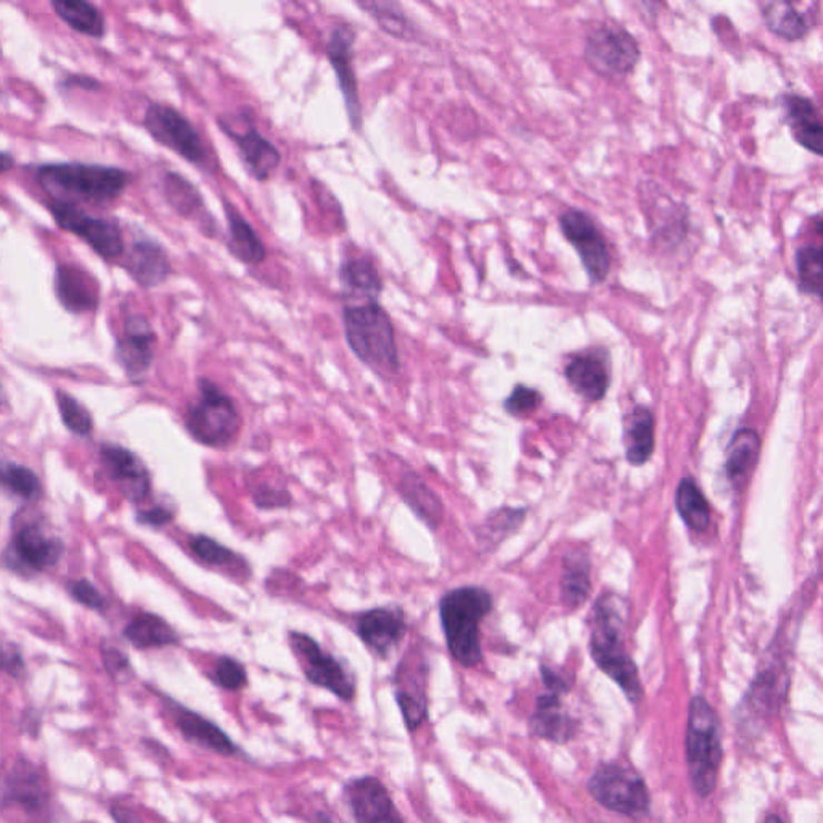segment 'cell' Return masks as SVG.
I'll return each instance as SVG.
<instances>
[{
    "instance_id": "obj_18",
    "label": "cell",
    "mask_w": 823,
    "mask_h": 823,
    "mask_svg": "<svg viewBox=\"0 0 823 823\" xmlns=\"http://www.w3.org/2000/svg\"><path fill=\"white\" fill-rule=\"evenodd\" d=\"M406 631V616L399 608L370 609L357 621V634L381 658H388L389 653L403 641Z\"/></svg>"
},
{
    "instance_id": "obj_13",
    "label": "cell",
    "mask_w": 823,
    "mask_h": 823,
    "mask_svg": "<svg viewBox=\"0 0 823 823\" xmlns=\"http://www.w3.org/2000/svg\"><path fill=\"white\" fill-rule=\"evenodd\" d=\"M143 126L160 146L175 151L191 165H205L208 155L200 132L175 108L162 103L148 105Z\"/></svg>"
},
{
    "instance_id": "obj_42",
    "label": "cell",
    "mask_w": 823,
    "mask_h": 823,
    "mask_svg": "<svg viewBox=\"0 0 823 823\" xmlns=\"http://www.w3.org/2000/svg\"><path fill=\"white\" fill-rule=\"evenodd\" d=\"M0 485L9 487L12 493L24 499H36L41 493L38 476L30 468L10 462H0Z\"/></svg>"
},
{
    "instance_id": "obj_26",
    "label": "cell",
    "mask_w": 823,
    "mask_h": 823,
    "mask_svg": "<svg viewBox=\"0 0 823 823\" xmlns=\"http://www.w3.org/2000/svg\"><path fill=\"white\" fill-rule=\"evenodd\" d=\"M222 131L229 133L236 140L241 160L250 169L255 179L265 182L277 171L281 161L280 151L265 136L256 131L252 126L244 132L232 131L229 128H222Z\"/></svg>"
},
{
    "instance_id": "obj_24",
    "label": "cell",
    "mask_w": 823,
    "mask_h": 823,
    "mask_svg": "<svg viewBox=\"0 0 823 823\" xmlns=\"http://www.w3.org/2000/svg\"><path fill=\"white\" fill-rule=\"evenodd\" d=\"M63 552V544L47 537L38 526H27L17 534L12 545L13 563L28 572H41L56 565Z\"/></svg>"
},
{
    "instance_id": "obj_15",
    "label": "cell",
    "mask_w": 823,
    "mask_h": 823,
    "mask_svg": "<svg viewBox=\"0 0 823 823\" xmlns=\"http://www.w3.org/2000/svg\"><path fill=\"white\" fill-rule=\"evenodd\" d=\"M165 703L169 713H171L177 731L191 745L200 746V748L226 757L240 756V746L216 722L208 720L197 711L190 710V707L180 705L176 700L165 698Z\"/></svg>"
},
{
    "instance_id": "obj_9",
    "label": "cell",
    "mask_w": 823,
    "mask_h": 823,
    "mask_svg": "<svg viewBox=\"0 0 823 823\" xmlns=\"http://www.w3.org/2000/svg\"><path fill=\"white\" fill-rule=\"evenodd\" d=\"M588 793L608 811L629 817L647 814L650 809V793L644 779L624 765H601L588 780Z\"/></svg>"
},
{
    "instance_id": "obj_50",
    "label": "cell",
    "mask_w": 823,
    "mask_h": 823,
    "mask_svg": "<svg viewBox=\"0 0 823 823\" xmlns=\"http://www.w3.org/2000/svg\"><path fill=\"white\" fill-rule=\"evenodd\" d=\"M255 502L261 508L287 507L291 502L290 494L285 490L272 489L269 486L259 487L255 493Z\"/></svg>"
},
{
    "instance_id": "obj_34",
    "label": "cell",
    "mask_w": 823,
    "mask_h": 823,
    "mask_svg": "<svg viewBox=\"0 0 823 823\" xmlns=\"http://www.w3.org/2000/svg\"><path fill=\"white\" fill-rule=\"evenodd\" d=\"M52 9L71 30L89 38L102 39L107 34L105 17L93 3L85 0H53Z\"/></svg>"
},
{
    "instance_id": "obj_21",
    "label": "cell",
    "mask_w": 823,
    "mask_h": 823,
    "mask_svg": "<svg viewBox=\"0 0 823 823\" xmlns=\"http://www.w3.org/2000/svg\"><path fill=\"white\" fill-rule=\"evenodd\" d=\"M155 331L142 316L126 320L125 337L119 338L117 356L131 377H142L153 363Z\"/></svg>"
},
{
    "instance_id": "obj_53",
    "label": "cell",
    "mask_w": 823,
    "mask_h": 823,
    "mask_svg": "<svg viewBox=\"0 0 823 823\" xmlns=\"http://www.w3.org/2000/svg\"><path fill=\"white\" fill-rule=\"evenodd\" d=\"M110 815L115 823H146L140 817L139 812L122 803H113L110 807Z\"/></svg>"
},
{
    "instance_id": "obj_22",
    "label": "cell",
    "mask_w": 823,
    "mask_h": 823,
    "mask_svg": "<svg viewBox=\"0 0 823 823\" xmlns=\"http://www.w3.org/2000/svg\"><path fill=\"white\" fill-rule=\"evenodd\" d=\"M102 456L111 478L118 483L125 496L136 502L146 499L150 493V475L143 462L131 450L119 446L103 447Z\"/></svg>"
},
{
    "instance_id": "obj_8",
    "label": "cell",
    "mask_w": 823,
    "mask_h": 823,
    "mask_svg": "<svg viewBox=\"0 0 823 823\" xmlns=\"http://www.w3.org/2000/svg\"><path fill=\"white\" fill-rule=\"evenodd\" d=\"M18 807L30 817L47 819L52 811V793L44 772L28 757L0 765V812Z\"/></svg>"
},
{
    "instance_id": "obj_48",
    "label": "cell",
    "mask_w": 823,
    "mask_h": 823,
    "mask_svg": "<svg viewBox=\"0 0 823 823\" xmlns=\"http://www.w3.org/2000/svg\"><path fill=\"white\" fill-rule=\"evenodd\" d=\"M70 594L73 595L76 601L85 603L90 608H103V595L92 584L88 583V581H75V583H71Z\"/></svg>"
},
{
    "instance_id": "obj_10",
    "label": "cell",
    "mask_w": 823,
    "mask_h": 823,
    "mask_svg": "<svg viewBox=\"0 0 823 823\" xmlns=\"http://www.w3.org/2000/svg\"><path fill=\"white\" fill-rule=\"evenodd\" d=\"M49 209L60 229L81 238L105 261H117L125 255V237L115 219L97 218L78 205L61 200L50 201Z\"/></svg>"
},
{
    "instance_id": "obj_52",
    "label": "cell",
    "mask_w": 823,
    "mask_h": 823,
    "mask_svg": "<svg viewBox=\"0 0 823 823\" xmlns=\"http://www.w3.org/2000/svg\"><path fill=\"white\" fill-rule=\"evenodd\" d=\"M172 516H175V514H172L171 510H168V508L155 507L139 514V522L143 523V525L162 526L168 525V523L171 522Z\"/></svg>"
},
{
    "instance_id": "obj_28",
    "label": "cell",
    "mask_w": 823,
    "mask_h": 823,
    "mask_svg": "<svg viewBox=\"0 0 823 823\" xmlns=\"http://www.w3.org/2000/svg\"><path fill=\"white\" fill-rule=\"evenodd\" d=\"M624 447L629 464H647L655 453V417L645 406H637L624 420Z\"/></svg>"
},
{
    "instance_id": "obj_3",
    "label": "cell",
    "mask_w": 823,
    "mask_h": 823,
    "mask_svg": "<svg viewBox=\"0 0 823 823\" xmlns=\"http://www.w3.org/2000/svg\"><path fill=\"white\" fill-rule=\"evenodd\" d=\"M493 609V597L482 587H460L447 592L439 603L447 648L458 664L475 667L482 663L479 623Z\"/></svg>"
},
{
    "instance_id": "obj_29",
    "label": "cell",
    "mask_w": 823,
    "mask_h": 823,
    "mask_svg": "<svg viewBox=\"0 0 823 823\" xmlns=\"http://www.w3.org/2000/svg\"><path fill=\"white\" fill-rule=\"evenodd\" d=\"M761 453V439L756 429L742 428L732 436L731 444L727 447V470L728 482L732 486L740 489L748 482L751 473L756 467L757 458Z\"/></svg>"
},
{
    "instance_id": "obj_43",
    "label": "cell",
    "mask_w": 823,
    "mask_h": 823,
    "mask_svg": "<svg viewBox=\"0 0 823 823\" xmlns=\"http://www.w3.org/2000/svg\"><path fill=\"white\" fill-rule=\"evenodd\" d=\"M211 681L222 691H244L248 687L247 667L232 656H221L215 664Z\"/></svg>"
},
{
    "instance_id": "obj_12",
    "label": "cell",
    "mask_w": 823,
    "mask_h": 823,
    "mask_svg": "<svg viewBox=\"0 0 823 823\" xmlns=\"http://www.w3.org/2000/svg\"><path fill=\"white\" fill-rule=\"evenodd\" d=\"M290 645L309 684L334 693L345 703H351L356 698V678L339 660L324 652L314 638L306 634L291 633Z\"/></svg>"
},
{
    "instance_id": "obj_25",
    "label": "cell",
    "mask_w": 823,
    "mask_h": 823,
    "mask_svg": "<svg viewBox=\"0 0 823 823\" xmlns=\"http://www.w3.org/2000/svg\"><path fill=\"white\" fill-rule=\"evenodd\" d=\"M410 674L406 660L397 667L395 676V696L404 725L410 734L417 732L428 720V696L425 691V678ZM425 677V676H424Z\"/></svg>"
},
{
    "instance_id": "obj_32",
    "label": "cell",
    "mask_w": 823,
    "mask_h": 823,
    "mask_svg": "<svg viewBox=\"0 0 823 823\" xmlns=\"http://www.w3.org/2000/svg\"><path fill=\"white\" fill-rule=\"evenodd\" d=\"M227 224H229V250L245 265H261L266 259V247L256 230L252 229L241 212L229 201H224Z\"/></svg>"
},
{
    "instance_id": "obj_38",
    "label": "cell",
    "mask_w": 823,
    "mask_h": 823,
    "mask_svg": "<svg viewBox=\"0 0 823 823\" xmlns=\"http://www.w3.org/2000/svg\"><path fill=\"white\" fill-rule=\"evenodd\" d=\"M162 190L166 200L177 215L187 219H201V211H205L204 198L189 180L176 172H168L162 179Z\"/></svg>"
},
{
    "instance_id": "obj_58",
    "label": "cell",
    "mask_w": 823,
    "mask_h": 823,
    "mask_svg": "<svg viewBox=\"0 0 823 823\" xmlns=\"http://www.w3.org/2000/svg\"><path fill=\"white\" fill-rule=\"evenodd\" d=\"M0 57H2V50H0Z\"/></svg>"
},
{
    "instance_id": "obj_16",
    "label": "cell",
    "mask_w": 823,
    "mask_h": 823,
    "mask_svg": "<svg viewBox=\"0 0 823 823\" xmlns=\"http://www.w3.org/2000/svg\"><path fill=\"white\" fill-rule=\"evenodd\" d=\"M565 377L574 391L588 403H598L612 383V363L606 349L592 348L574 354L565 366Z\"/></svg>"
},
{
    "instance_id": "obj_27",
    "label": "cell",
    "mask_w": 823,
    "mask_h": 823,
    "mask_svg": "<svg viewBox=\"0 0 823 823\" xmlns=\"http://www.w3.org/2000/svg\"><path fill=\"white\" fill-rule=\"evenodd\" d=\"M563 692L548 691L537 700L536 713L531 720V731L541 738L565 743L576 734V722L563 710L559 695Z\"/></svg>"
},
{
    "instance_id": "obj_23",
    "label": "cell",
    "mask_w": 823,
    "mask_h": 823,
    "mask_svg": "<svg viewBox=\"0 0 823 823\" xmlns=\"http://www.w3.org/2000/svg\"><path fill=\"white\" fill-rule=\"evenodd\" d=\"M126 270L140 287L153 288L165 284L171 276V262L168 252L161 245L151 240L133 241L128 258L125 261Z\"/></svg>"
},
{
    "instance_id": "obj_41",
    "label": "cell",
    "mask_w": 823,
    "mask_h": 823,
    "mask_svg": "<svg viewBox=\"0 0 823 823\" xmlns=\"http://www.w3.org/2000/svg\"><path fill=\"white\" fill-rule=\"evenodd\" d=\"M357 7L374 18L386 34L395 36L400 41L415 38V30L409 18L396 2H357Z\"/></svg>"
},
{
    "instance_id": "obj_39",
    "label": "cell",
    "mask_w": 823,
    "mask_h": 823,
    "mask_svg": "<svg viewBox=\"0 0 823 823\" xmlns=\"http://www.w3.org/2000/svg\"><path fill=\"white\" fill-rule=\"evenodd\" d=\"M673 200L670 201V206ZM647 218L655 244H664V247L670 248L671 245L681 244L688 237V216L684 206L674 204L671 211L667 208L664 212L647 215Z\"/></svg>"
},
{
    "instance_id": "obj_47",
    "label": "cell",
    "mask_w": 823,
    "mask_h": 823,
    "mask_svg": "<svg viewBox=\"0 0 823 823\" xmlns=\"http://www.w3.org/2000/svg\"><path fill=\"white\" fill-rule=\"evenodd\" d=\"M543 404V395L537 389L525 385H516L512 395L505 400V410L508 414L522 417L537 409Z\"/></svg>"
},
{
    "instance_id": "obj_57",
    "label": "cell",
    "mask_w": 823,
    "mask_h": 823,
    "mask_svg": "<svg viewBox=\"0 0 823 823\" xmlns=\"http://www.w3.org/2000/svg\"><path fill=\"white\" fill-rule=\"evenodd\" d=\"M0 404H2V388H0Z\"/></svg>"
},
{
    "instance_id": "obj_31",
    "label": "cell",
    "mask_w": 823,
    "mask_h": 823,
    "mask_svg": "<svg viewBox=\"0 0 823 823\" xmlns=\"http://www.w3.org/2000/svg\"><path fill=\"white\" fill-rule=\"evenodd\" d=\"M765 27L786 42L803 41L811 32V21L792 2H764L760 6Z\"/></svg>"
},
{
    "instance_id": "obj_30",
    "label": "cell",
    "mask_w": 823,
    "mask_h": 823,
    "mask_svg": "<svg viewBox=\"0 0 823 823\" xmlns=\"http://www.w3.org/2000/svg\"><path fill=\"white\" fill-rule=\"evenodd\" d=\"M339 279L345 294L359 301L357 305L377 303L380 298L383 290L380 274L366 258L346 259L339 267Z\"/></svg>"
},
{
    "instance_id": "obj_51",
    "label": "cell",
    "mask_w": 823,
    "mask_h": 823,
    "mask_svg": "<svg viewBox=\"0 0 823 823\" xmlns=\"http://www.w3.org/2000/svg\"><path fill=\"white\" fill-rule=\"evenodd\" d=\"M0 671L9 676L20 678L24 674V663L16 647L0 645Z\"/></svg>"
},
{
    "instance_id": "obj_2",
    "label": "cell",
    "mask_w": 823,
    "mask_h": 823,
    "mask_svg": "<svg viewBox=\"0 0 823 823\" xmlns=\"http://www.w3.org/2000/svg\"><path fill=\"white\" fill-rule=\"evenodd\" d=\"M36 180L52 195V200L103 205L121 197L131 182V175L115 166L52 162L36 169Z\"/></svg>"
},
{
    "instance_id": "obj_37",
    "label": "cell",
    "mask_w": 823,
    "mask_h": 823,
    "mask_svg": "<svg viewBox=\"0 0 823 823\" xmlns=\"http://www.w3.org/2000/svg\"><path fill=\"white\" fill-rule=\"evenodd\" d=\"M591 563L583 554L565 557L562 574V598L569 609L583 606L591 594Z\"/></svg>"
},
{
    "instance_id": "obj_17",
    "label": "cell",
    "mask_w": 823,
    "mask_h": 823,
    "mask_svg": "<svg viewBox=\"0 0 823 823\" xmlns=\"http://www.w3.org/2000/svg\"><path fill=\"white\" fill-rule=\"evenodd\" d=\"M354 38L356 34L351 28L338 27L331 32L330 41H328L327 57L337 73L339 89H341L353 129L359 131L363 126V107H360L359 88H357L353 67Z\"/></svg>"
},
{
    "instance_id": "obj_5",
    "label": "cell",
    "mask_w": 823,
    "mask_h": 823,
    "mask_svg": "<svg viewBox=\"0 0 823 823\" xmlns=\"http://www.w3.org/2000/svg\"><path fill=\"white\" fill-rule=\"evenodd\" d=\"M685 751L693 790L710 796L720 777L722 738L720 717L703 696H693L691 702Z\"/></svg>"
},
{
    "instance_id": "obj_46",
    "label": "cell",
    "mask_w": 823,
    "mask_h": 823,
    "mask_svg": "<svg viewBox=\"0 0 823 823\" xmlns=\"http://www.w3.org/2000/svg\"><path fill=\"white\" fill-rule=\"evenodd\" d=\"M59 407L65 425H67L71 432L78 433V435L82 436L89 435L90 429H92V418H90L89 412L86 410L78 400L68 396L67 393H60Z\"/></svg>"
},
{
    "instance_id": "obj_7",
    "label": "cell",
    "mask_w": 823,
    "mask_h": 823,
    "mask_svg": "<svg viewBox=\"0 0 823 823\" xmlns=\"http://www.w3.org/2000/svg\"><path fill=\"white\" fill-rule=\"evenodd\" d=\"M641 59V46L626 28L602 23L587 32L584 60L602 78H626L634 73Z\"/></svg>"
},
{
    "instance_id": "obj_45",
    "label": "cell",
    "mask_w": 823,
    "mask_h": 823,
    "mask_svg": "<svg viewBox=\"0 0 823 823\" xmlns=\"http://www.w3.org/2000/svg\"><path fill=\"white\" fill-rule=\"evenodd\" d=\"M525 518V510H510V508H504V510L496 512L486 519L485 537H489V541L499 544L505 537L510 536L516 528L523 523Z\"/></svg>"
},
{
    "instance_id": "obj_44",
    "label": "cell",
    "mask_w": 823,
    "mask_h": 823,
    "mask_svg": "<svg viewBox=\"0 0 823 823\" xmlns=\"http://www.w3.org/2000/svg\"><path fill=\"white\" fill-rule=\"evenodd\" d=\"M190 548L201 562L211 566H229L238 562L237 555L230 548L206 536L194 537L190 541Z\"/></svg>"
},
{
    "instance_id": "obj_49",
    "label": "cell",
    "mask_w": 823,
    "mask_h": 823,
    "mask_svg": "<svg viewBox=\"0 0 823 823\" xmlns=\"http://www.w3.org/2000/svg\"><path fill=\"white\" fill-rule=\"evenodd\" d=\"M103 663L105 667H107L108 674H110L111 677L117 678V681H121L122 677L128 676L129 671H131L129 660L126 658L125 653L119 652L118 648L105 647Z\"/></svg>"
},
{
    "instance_id": "obj_35",
    "label": "cell",
    "mask_w": 823,
    "mask_h": 823,
    "mask_svg": "<svg viewBox=\"0 0 823 823\" xmlns=\"http://www.w3.org/2000/svg\"><path fill=\"white\" fill-rule=\"evenodd\" d=\"M125 635L139 650L171 647L179 642V635L165 619L148 613L132 619Z\"/></svg>"
},
{
    "instance_id": "obj_11",
    "label": "cell",
    "mask_w": 823,
    "mask_h": 823,
    "mask_svg": "<svg viewBox=\"0 0 823 823\" xmlns=\"http://www.w3.org/2000/svg\"><path fill=\"white\" fill-rule=\"evenodd\" d=\"M558 226L563 237L579 255L592 285H601L612 272V252L594 219L583 209L566 208L559 212Z\"/></svg>"
},
{
    "instance_id": "obj_36",
    "label": "cell",
    "mask_w": 823,
    "mask_h": 823,
    "mask_svg": "<svg viewBox=\"0 0 823 823\" xmlns=\"http://www.w3.org/2000/svg\"><path fill=\"white\" fill-rule=\"evenodd\" d=\"M676 507L685 525L696 533H705L710 528L711 508L703 496L702 489L695 479L684 478L678 483L676 490Z\"/></svg>"
},
{
    "instance_id": "obj_1",
    "label": "cell",
    "mask_w": 823,
    "mask_h": 823,
    "mask_svg": "<svg viewBox=\"0 0 823 823\" xmlns=\"http://www.w3.org/2000/svg\"><path fill=\"white\" fill-rule=\"evenodd\" d=\"M627 605L615 594H603L594 606L591 626V655L603 673L619 685L627 698L637 703L644 695L637 666L624 647Z\"/></svg>"
},
{
    "instance_id": "obj_54",
    "label": "cell",
    "mask_w": 823,
    "mask_h": 823,
    "mask_svg": "<svg viewBox=\"0 0 823 823\" xmlns=\"http://www.w3.org/2000/svg\"><path fill=\"white\" fill-rule=\"evenodd\" d=\"M13 165H16V158L10 153H6V151H0V175L9 172L13 168Z\"/></svg>"
},
{
    "instance_id": "obj_20",
    "label": "cell",
    "mask_w": 823,
    "mask_h": 823,
    "mask_svg": "<svg viewBox=\"0 0 823 823\" xmlns=\"http://www.w3.org/2000/svg\"><path fill=\"white\" fill-rule=\"evenodd\" d=\"M56 295L68 313L86 314L99 306L100 291L97 280L75 265H60L56 272Z\"/></svg>"
},
{
    "instance_id": "obj_33",
    "label": "cell",
    "mask_w": 823,
    "mask_h": 823,
    "mask_svg": "<svg viewBox=\"0 0 823 823\" xmlns=\"http://www.w3.org/2000/svg\"><path fill=\"white\" fill-rule=\"evenodd\" d=\"M399 493L404 502L415 512L428 526L438 528L443 522V504L435 493L420 476L415 473H406L399 482Z\"/></svg>"
},
{
    "instance_id": "obj_14",
    "label": "cell",
    "mask_w": 823,
    "mask_h": 823,
    "mask_svg": "<svg viewBox=\"0 0 823 823\" xmlns=\"http://www.w3.org/2000/svg\"><path fill=\"white\" fill-rule=\"evenodd\" d=\"M343 800L351 812L354 823H407L388 786L375 775H363L346 782Z\"/></svg>"
},
{
    "instance_id": "obj_40",
    "label": "cell",
    "mask_w": 823,
    "mask_h": 823,
    "mask_svg": "<svg viewBox=\"0 0 823 823\" xmlns=\"http://www.w3.org/2000/svg\"><path fill=\"white\" fill-rule=\"evenodd\" d=\"M796 274L801 294L821 299L823 285L821 245L804 244L797 248Z\"/></svg>"
},
{
    "instance_id": "obj_55",
    "label": "cell",
    "mask_w": 823,
    "mask_h": 823,
    "mask_svg": "<svg viewBox=\"0 0 823 823\" xmlns=\"http://www.w3.org/2000/svg\"><path fill=\"white\" fill-rule=\"evenodd\" d=\"M314 823H335L331 821L330 815L324 814V812H319V814H316V821Z\"/></svg>"
},
{
    "instance_id": "obj_19",
    "label": "cell",
    "mask_w": 823,
    "mask_h": 823,
    "mask_svg": "<svg viewBox=\"0 0 823 823\" xmlns=\"http://www.w3.org/2000/svg\"><path fill=\"white\" fill-rule=\"evenodd\" d=\"M783 117L794 142L815 157L823 155V126L817 107L801 93L782 96Z\"/></svg>"
},
{
    "instance_id": "obj_56",
    "label": "cell",
    "mask_w": 823,
    "mask_h": 823,
    "mask_svg": "<svg viewBox=\"0 0 823 823\" xmlns=\"http://www.w3.org/2000/svg\"><path fill=\"white\" fill-rule=\"evenodd\" d=\"M764 823H785L782 821V819L779 817V815H769L767 819H765Z\"/></svg>"
},
{
    "instance_id": "obj_4",
    "label": "cell",
    "mask_w": 823,
    "mask_h": 823,
    "mask_svg": "<svg viewBox=\"0 0 823 823\" xmlns=\"http://www.w3.org/2000/svg\"><path fill=\"white\" fill-rule=\"evenodd\" d=\"M343 324L346 341L357 359L388 377L399 371L395 327L378 303L349 306L343 313Z\"/></svg>"
},
{
    "instance_id": "obj_6",
    "label": "cell",
    "mask_w": 823,
    "mask_h": 823,
    "mask_svg": "<svg viewBox=\"0 0 823 823\" xmlns=\"http://www.w3.org/2000/svg\"><path fill=\"white\" fill-rule=\"evenodd\" d=\"M200 397L187 412V429L198 443L209 447H226L237 438L240 415L234 400L215 383L198 381Z\"/></svg>"
}]
</instances>
